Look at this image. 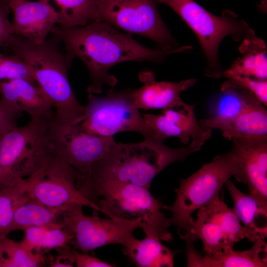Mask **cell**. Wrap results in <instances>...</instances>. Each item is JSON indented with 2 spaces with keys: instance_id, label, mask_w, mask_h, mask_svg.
<instances>
[{
  "instance_id": "cell-8",
  "label": "cell",
  "mask_w": 267,
  "mask_h": 267,
  "mask_svg": "<svg viewBox=\"0 0 267 267\" xmlns=\"http://www.w3.org/2000/svg\"><path fill=\"white\" fill-rule=\"evenodd\" d=\"M132 91L131 89H110L101 97L89 93L79 126L89 133L101 136H113L120 132L134 131L141 133L145 138L164 140L146 124L134 103Z\"/></svg>"
},
{
  "instance_id": "cell-26",
  "label": "cell",
  "mask_w": 267,
  "mask_h": 267,
  "mask_svg": "<svg viewBox=\"0 0 267 267\" xmlns=\"http://www.w3.org/2000/svg\"><path fill=\"white\" fill-rule=\"evenodd\" d=\"M66 208L48 207L30 198L16 210L7 233L16 230L23 231L30 227L60 222L61 213Z\"/></svg>"
},
{
  "instance_id": "cell-28",
  "label": "cell",
  "mask_w": 267,
  "mask_h": 267,
  "mask_svg": "<svg viewBox=\"0 0 267 267\" xmlns=\"http://www.w3.org/2000/svg\"><path fill=\"white\" fill-rule=\"evenodd\" d=\"M52 0L60 8L57 25L61 28L83 26L93 21H99L95 0Z\"/></svg>"
},
{
  "instance_id": "cell-30",
  "label": "cell",
  "mask_w": 267,
  "mask_h": 267,
  "mask_svg": "<svg viewBox=\"0 0 267 267\" xmlns=\"http://www.w3.org/2000/svg\"><path fill=\"white\" fill-rule=\"evenodd\" d=\"M17 79L38 85L33 71L26 62L13 54L5 55L0 53V81Z\"/></svg>"
},
{
  "instance_id": "cell-9",
  "label": "cell",
  "mask_w": 267,
  "mask_h": 267,
  "mask_svg": "<svg viewBox=\"0 0 267 267\" xmlns=\"http://www.w3.org/2000/svg\"><path fill=\"white\" fill-rule=\"evenodd\" d=\"M85 178L53 151L24 180L30 198L45 206L66 208L78 204L100 212L78 189Z\"/></svg>"
},
{
  "instance_id": "cell-6",
  "label": "cell",
  "mask_w": 267,
  "mask_h": 267,
  "mask_svg": "<svg viewBox=\"0 0 267 267\" xmlns=\"http://www.w3.org/2000/svg\"><path fill=\"white\" fill-rule=\"evenodd\" d=\"M172 8L196 35L206 59L205 73L208 77L219 78L223 71L219 49L222 41L230 36L235 42L255 36L254 30L234 11L222 10L215 15L193 0H155Z\"/></svg>"
},
{
  "instance_id": "cell-17",
  "label": "cell",
  "mask_w": 267,
  "mask_h": 267,
  "mask_svg": "<svg viewBox=\"0 0 267 267\" xmlns=\"http://www.w3.org/2000/svg\"><path fill=\"white\" fill-rule=\"evenodd\" d=\"M0 98L31 118L55 117L53 105L38 85L23 79L0 81Z\"/></svg>"
},
{
  "instance_id": "cell-21",
  "label": "cell",
  "mask_w": 267,
  "mask_h": 267,
  "mask_svg": "<svg viewBox=\"0 0 267 267\" xmlns=\"http://www.w3.org/2000/svg\"><path fill=\"white\" fill-rule=\"evenodd\" d=\"M241 56L235 59L223 76L230 78L244 76L267 79V48L265 41L256 36L244 39L239 47Z\"/></svg>"
},
{
  "instance_id": "cell-15",
  "label": "cell",
  "mask_w": 267,
  "mask_h": 267,
  "mask_svg": "<svg viewBox=\"0 0 267 267\" xmlns=\"http://www.w3.org/2000/svg\"><path fill=\"white\" fill-rule=\"evenodd\" d=\"M233 141L239 147L242 155V173L239 182L245 183L248 193L267 208V139Z\"/></svg>"
},
{
  "instance_id": "cell-1",
  "label": "cell",
  "mask_w": 267,
  "mask_h": 267,
  "mask_svg": "<svg viewBox=\"0 0 267 267\" xmlns=\"http://www.w3.org/2000/svg\"><path fill=\"white\" fill-rule=\"evenodd\" d=\"M51 33L68 52L86 65L91 82L87 88L89 93H100L104 85L113 87L116 84L117 79L108 71L117 64L142 61L161 63L168 55L179 53L145 47L137 42L132 34L123 33L99 21L70 28L56 26Z\"/></svg>"
},
{
  "instance_id": "cell-24",
  "label": "cell",
  "mask_w": 267,
  "mask_h": 267,
  "mask_svg": "<svg viewBox=\"0 0 267 267\" xmlns=\"http://www.w3.org/2000/svg\"><path fill=\"white\" fill-rule=\"evenodd\" d=\"M249 249L234 250L228 248L211 256L202 258L201 267H266L267 244L264 239L255 241Z\"/></svg>"
},
{
  "instance_id": "cell-19",
  "label": "cell",
  "mask_w": 267,
  "mask_h": 267,
  "mask_svg": "<svg viewBox=\"0 0 267 267\" xmlns=\"http://www.w3.org/2000/svg\"><path fill=\"white\" fill-rule=\"evenodd\" d=\"M224 204L222 199L218 197L199 209L197 218L193 221L191 232L202 240L205 256H213L231 248L227 245L222 221Z\"/></svg>"
},
{
  "instance_id": "cell-10",
  "label": "cell",
  "mask_w": 267,
  "mask_h": 267,
  "mask_svg": "<svg viewBox=\"0 0 267 267\" xmlns=\"http://www.w3.org/2000/svg\"><path fill=\"white\" fill-rule=\"evenodd\" d=\"M98 19L116 29L144 36L160 49L185 53L178 47L159 13L155 0H95Z\"/></svg>"
},
{
  "instance_id": "cell-31",
  "label": "cell",
  "mask_w": 267,
  "mask_h": 267,
  "mask_svg": "<svg viewBox=\"0 0 267 267\" xmlns=\"http://www.w3.org/2000/svg\"><path fill=\"white\" fill-rule=\"evenodd\" d=\"M239 86L249 90L264 105H267V81L244 76L230 78Z\"/></svg>"
},
{
  "instance_id": "cell-3",
  "label": "cell",
  "mask_w": 267,
  "mask_h": 267,
  "mask_svg": "<svg viewBox=\"0 0 267 267\" xmlns=\"http://www.w3.org/2000/svg\"><path fill=\"white\" fill-rule=\"evenodd\" d=\"M60 43L54 36L35 43L13 34L3 46L32 68L37 85L53 104L56 119L68 122L81 117L85 107L77 100L68 78L74 57Z\"/></svg>"
},
{
  "instance_id": "cell-23",
  "label": "cell",
  "mask_w": 267,
  "mask_h": 267,
  "mask_svg": "<svg viewBox=\"0 0 267 267\" xmlns=\"http://www.w3.org/2000/svg\"><path fill=\"white\" fill-rule=\"evenodd\" d=\"M159 239L145 235L131 245L124 247L123 254L139 267H172L174 253L162 243Z\"/></svg>"
},
{
  "instance_id": "cell-7",
  "label": "cell",
  "mask_w": 267,
  "mask_h": 267,
  "mask_svg": "<svg viewBox=\"0 0 267 267\" xmlns=\"http://www.w3.org/2000/svg\"><path fill=\"white\" fill-rule=\"evenodd\" d=\"M54 118H31L0 136V183L27 178L53 151L50 126Z\"/></svg>"
},
{
  "instance_id": "cell-2",
  "label": "cell",
  "mask_w": 267,
  "mask_h": 267,
  "mask_svg": "<svg viewBox=\"0 0 267 267\" xmlns=\"http://www.w3.org/2000/svg\"><path fill=\"white\" fill-rule=\"evenodd\" d=\"M164 141L145 138L134 143L116 142L92 165L85 179L116 180L149 188L153 179L165 168L184 160L202 147L191 142L186 147L172 148Z\"/></svg>"
},
{
  "instance_id": "cell-25",
  "label": "cell",
  "mask_w": 267,
  "mask_h": 267,
  "mask_svg": "<svg viewBox=\"0 0 267 267\" xmlns=\"http://www.w3.org/2000/svg\"><path fill=\"white\" fill-rule=\"evenodd\" d=\"M21 241L28 249L42 253L72 244L73 235L60 222L42 226H33L23 230Z\"/></svg>"
},
{
  "instance_id": "cell-34",
  "label": "cell",
  "mask_w": 267,
  "mask_h": 267,
  "mask_svg": "<svg viewBox=\"0 0 267 267\" xmlns=\"http://www.w3.org/2000/svg\"><path fill=\"white\" fill-rule=\"evenodd\" d=\"M10 6L0 7V47L3 46L14 34L12 23L8 20Z\"/></svg>"
},
{
  "instance_id": "cell-16",
  "label": "cell",
  "mask_w": 267,
  "mask_h": 267,
  "mask_svg": "<svg viewBox=\"0 0 267 267\" xmlns=\"http://www.w3.org/2000/svg\"><path fill=\"white\" fill-rule=\"evenodd\" d=\"M143 85L133 89L132 98L135 107L144 110L164 109L181 101V93L196 83L194 79L179 82H156L150 71H144L139 75Z\"/></svg>"
},
{
  "instance_id": "cell-18",
  "label": "cell",
  "mask_w": 267,
  "mask_h": 267,
  "mask_svg": "<svg viewBox=\"0 0 267 267\" xmlns=\"http://www.w3.org/2000/svg\"><path fill=\"white\" fill-rule=\"evenodd\" d=\"M260 101L248 89L230 79L222 83L221 92L217 96L211 118L199 120V125L212 130L230 120L250 105Z\"/></svg>"
},
{
  "instance_id": "cell-11",
  "label": "cell",
  "mask_w": 267,
  "mask_h": 267,
  "mask_svg": "<svg viewBox=\"0 0 267 267\" xmlns=\"http://www.w3.org/2000/svg\"><path fill=\"white\" fill-rule=\"evenodd\" d=\"M83 207L78 204L68 207L60 219L63 227L73 234L72 245L75 249L88 253L110 244L128 247L136 240L134 231L140 228L139 221L101 219L96 211L92 216H87Z\"/></svg>"
},
{
  "instance_id": "cell-32",
  "label": "cell",
  "mask_w": 267,
  "mask_h": 267,
  "mask_svg": "<svg viewBox=\"0 0 267 267\" xmlns=\"http://www.w3.org/2000/svg\"><path fill=\"white\" fill-rule=\"evenodd\" d=\"M22 113L0 97V136L17 125V119Z\"/></svg>"
},
{
  "instance_id": "cell-35",
  "label": "cell",
  "mask_w": 267,
  "mask_h": 267,
  "mask_svg": "<svg viewBox=\"0 0 267 267\" xmlns=\"http://www.w3.org/2000/svg\"><path fill=\"white\" fill-rule=\"evenodd\" d=\"M75 264L78 267H113L115 265L108 264L88 253H80L76 249L73 251Z\"/></svg>"
},
{
  "instance_id": "cell-37",
  "label": "cell",
  "mask_w": 267,
  "mask_h": 267,
  "mask_svg": "<svg viewBox=\"0 0 267 267\" xmlns=\"http://www.w3.org/2000/svg\"><path fill=\"white\" fill-rule=\"evenodd\" d=\"M12 0H0V7L9 6V4Z\"/></svg>"
},
{
  "instance_id": "cell-13",
  "label": "cell",
  "mask_w": 267,
  "mask_h": 267,
  "mask_svg": "<svg viewBox=\"0 0 267 267\" xmlns=\"http://www.w3.org/2000/svg\"><path fill=\"white\" fill-rule=\"evenodd\" d=\"M195 106L181 101L162 110L158 115L142 116L148 126L162 139L176 137L185 144L191 139V142L202 146L211 137L213 130L199 125L194 113Z\"/></svg>"
},
{
  "instance_id": "cell-14",
  "label": "cell",
  "mask_w": 267,
  "mask_h": 267,
  "mask_svg": "<svg viewBox=\"0 0 267 267\" xmlns=\"http://www.w3.org/2000/svg\"><path fill=\"white\" fill-rule=\"evenodd\" d=\"M13 12L14 34L32 42L46 39L59 20V13L48 0H12L9 4Z\"/></svg>"
},
{
  "instance_id": "cell-38",
  "label": "cell",
  "mask_w": 267,
  "mask_h": 267,
  "mask_svg": "<svg viewBox=\"0 0 267 267\" xmlns=\"http://www.w3.org/2000/svg\"><path fill=\"white\" fill-rule=\"evenodd\" d=\"M3 236V235H1L0 236V239L1 238V236ZM0 267H1V261H0Z\"/></svg>"
},
{
  "instance_id": "cell-33",
  "label": "cell",
  "mask_w": 267,
  "mask_h": 267,
  "mask_svg": "<svg viewBox=\"0 0 267 267\" xmlns=\"http://www.w3.org/2000/svg\"><path fill=\"white\" fill-rule=\"evenodd\" d=\"M57 255L49 260L50 267H72L75 264L73 251L69 245L56 249Z\"/></svg>"
},
{
  "instance_id": "cell-5",
  "label": "cell",
  "mask_w": 267,
  "mask_h": 267,
  "mask_svg": "<svg viewBox=\"0 0 267 267\" xmlns=\"http://www.w3.org/2000/svg\"><path fill=\"white\" fill-rule=\"evenodd\" d=\"M242 168V153L234 143L229 151L215 156L190 177L180 180L175 190L174 202L163 205V209L171 212L172 224L186 243L193 242L196 238L191 232L193 212L219 197L221 189L231 177L234 176L239 181Z\"/></svg>"
},
{
  "instance_id": "cell-12",
  "label": "cell",
  "mask_w": 267,
  "mask_h": 267,
  "mask_svg": "<svg viewBox=\"0 0 267 267\" xmlns=\"http://www.w3.org/2000/svg\"><path fill=\"white\" fill-rule=\"evenodd\" d=\"M50 137L54 152L85 177L116 143L113 136L89 133L79 123H61L55 117L50 126Z\"/></svg>"
},
{
  "instance_id": "cell-20",
  "label": "cell",
  "mask_w": 267,
  "mask_h": 267,
  "mask_svg": "<svg viewBox=\"0 0 267 267\" xmlns=\"http://www.w3.org/2000/svg\"><path fill=\"white\" fill-rule=\"evenodd\" d=\"M257 102L235 118L220 125L223 136L230 140L267 139V111Z\"/></svg>"
},
{
  "instance_id": "cell-27",
  "label": "cell",
  "mask_w": 267,
  "mask_h": 267,
  "mask_svg": "<svg viewBox=\"0 0 267 267\" xmlns=\"http://www.w3.org/2000/svg\"><path fill=\"white\" fill-rule=\"evenodd\" d=\"M30 199L24 178L0 183V236H7L16 210Z\"/></svg>"
},
{
  "instance_id": "cell-4",
  "label": "cell",
  "mask_w": 267,
  "mask_h": 267,
  "mask_svg": "<svg viewBox=\"0 0 267 267\" xmlns=\"http://www.w3.org/2000/svg\"><path fill=\"white\" fill-rule=\"evenodd\" d=\"M78 189L110 218L138 221L145 235L167 242L173 240L168 230L171 219L162 212L163 205L149 188L116 180L84 179Z\"/></svg>"
},
{
  "instance_id": "cell-22",
  "label": "cell",
  "mask_w": 267,
  "mask_h": 267,
  "mask_svg": "<svg viewBox=\"0 0 267 267\" xmlns=\"http://www.w3.org/2000/svg\"><path fill=\"white\" fill-rule=\"evenodd\" d=\"M225 184L233 201V210L239 221L258 239H264L267 236V208L254 196L241 191L230 178Z\"/></svg>"
},
{
  "instance_id": "cell-36",
  "label": "cell",
  "mask_w": 267,
  "mask_h": 267,
  "mask_svg": "<svg viewBox=\"0 0 267 267\" xmlns=\"http://www.w3.org/2000/svg\"><path fill=\"white\" fill-rule=\"evenodd\" d=\"M261 3L259 5L260 9L263 11L265 12L267 11V0H260Z\"/></svg>"
},
{
  "instance_id": "cell-29",
  "label": "cell",
  "mask_w": 267,
  "mask_h": 267,
  "mask_svg": "<svg viewBox=\"0 0 267 267\" xmlns=\"http://www.w3.org/2000/svg\"><path fill=\"white\" fill-rule=\"evenodd\" d=\"M1 267H42L46 262L44 253L31 250L21 241L2 236L0 239Z\"/></svg>"
}]
</instances>
